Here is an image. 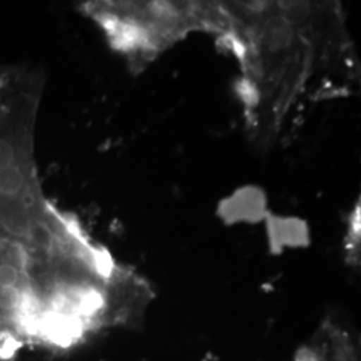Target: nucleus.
Listing matches in <instances>:
<instances>
[{
    "mask_svg": "<svg viewBox=\"0 0 361 361\" xmlns=\"http://www.w3.org/2000/svg\"><path fill=\"white\" fill-rule=\"evenodd\" d=\"M219 42L240 67L246 133L269 150L301 125L310 107L347 97L360 67L344 8L337 1H224Z\"/></svg>",
    "mask_w": 361,
    "mask_h": 361,
    "instance_id": "1",
    "label": "nucleus"
},
{
    "mask_svg": "<svg viewBox=\"0 0 361 361\" xmlns=\"http://www.w3.org/2000/svg\"><path fill=\"white\" fill-rule=\"evenodd\" d=\"M80 8L135 74L192 34L219 39L228 26L224 1H87Z\"/></svg>",
    "mask_w": 361,
    "mask_h": 361,
    "instance_id": "2",
    "label": "nucleus"
}]
</instances>
